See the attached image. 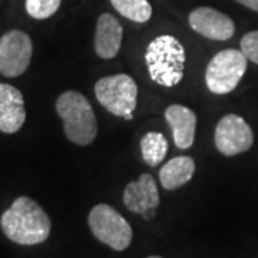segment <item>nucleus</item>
Returning <instances> with one entry per match:
<instances>
[{
  "mask_svg": "<svg viewBox=\"0 0 258 258\" xmlns=\"http://www.w3.org/2000/svg\"><path fill=\"white\" fill-rule=\"evenodd\" d=\"M0 227L5 235L19 245H36L49 238L52 224L36 201L29 197H19L3 212Z\"/></svg>",
  "mask_w": 258,
  "mask_h": 258,
  "instance_id": "nucleus-1",
  "label": "nucleus"
},
{
  "mask_svg": "<svg viewBox=\"0 0 258 258\" xmlns=\"http://www.w3.org/2000/svg\"><path fill=\"white\" fill-rule=\"evenodd\" d=\"M185 49L171 35L155 37L147 47L145 63L151 79L161 86L172 88L182 81L185 71Z\"/></svg>",
  "mask_w": 258,
  "mask_h": 258,
  "instance_id": "nucleus-2",
  "label": "nucleus"
},
{
  "mask_svg": "<svg viewBox=\"0 0 258 258\" xmlns=\"http://www.w3.org/2000/svg\"><path fill=\"white\" fill-rule=\"evenodd\" d=\"M56 112L63 120L66 138L75 145L86 147L98 135V122L91 102L76 91H66L56 101Z\"/></svg>",
  "mask_w": 258,
  "mask_h": 258,
  "instance_id": "nucleus-3",
  "label": "nucleus"
},
{
  "mask_svg": "<svg viewBox=\"0 0 258 258\" xmlns=\"http://www.w3.org/2000/svg\"><path fill=\"white\" fill-rule=\"evenodd\" d=\"M95 96L112 115L131 120L132 112L137 108L138 86L129 75L105 76L95 85Z\"/></svg>",
  "mask_w": 258,
  "mask_h": 258,
  "instance_id": "nucleus-4",
  "label": "nucleus"
},
{
  "mask_svg": "<svg viewBox=\"0 0 258 258\" xmlns=\"http://www.w3.org/2000/svg\"><path fill=\"white\" fill-rule=\"evenodd\" d=\"M88 224L95 238L115 251H123L132 242V227L108 204H98L93 207L88 217Z\"/></svg>",
  "mask_w": 258,
  "mask_h": 258,
  "instance_id": "nucleus-5",
  "label": "nucleus"
},
{
  "mask_svg": "<svg viewBox=\"0 0 258 258\" xmlns=\"http://www.w3.org/2000/svg\"><path fill=\"white\" fill-rule=\"evenodd\" d=\"M248 59L237 49H225L210 60L205 71V83L215 95L232 92L247 71Z\"/></svg>",
  "mask_w": 258,
  "mask_h": 258,
  "instance_id": "nucleus-6",
  "label": "nucleus"
},
{
  "mask_svg": "<svg viewBox=\"0 0 258 258\" xmlns=\"http://www.w3.org/2000/svg\"><path fill=\"white\" fill-rule=\"evenodd\" d=\"M33 55V43L26 32L13 29L0 37V74L18 78L28 71Z\"/></svg>",
  "mask_w": 258,
  "mask_h": 258,
  "instance_id": "nucleus-7",
  "label": "nucleus"
},
{
  "mask_svg": "<svg viewBox=\"0 0 258 258\" xmlns=\"http://www.w3.org/2000/svg\"><path fill=\"white\" fill-rule=\"evenodd\" d=\"M214 141L222 155L234 157L248 151L254 142V134L244 118L230 113L217 123Z\"/></svg>",
  "mask_w": 258,
  "mask_h": 258,
  "instance_id": "nucleus-8",
  "label": "nucleus"
},
{
  "mask_svg": "<svg viewBox=\"0 0 258 258\" xmlns=\"http://www.w3.org/2000/svg\"><path fill=\"white\" fill-rule=\"evenodd\" d=\"M188 22L198 35L212 40H228L235 33V25L230 16L207 6L194 9Z\"/></svg>",
  "mask_w": 258,
  "mask_h": 258,
  "instance_id": "nucleus-9",
  "label": "nucleus"
},
{
  "mask_svg": "<svg viewBox=\"0 0 258 258\" xmlns=\"http://www.w3.org/2000/svg\"><path fill=\"white\" fill-rule=\"evenodd\" d=\"M26 120L23 95L9 83H0V131L16 134Z\"/></svg>",
  "mask_w": 258,
  "mask_h": 258,
  "instance_id": "nucleus-10",
  "label": "nucleus"
},
{
  "mask_svg": "<svg viewBox=\"0 0 258 258\" xmlns=\"http://www.w3.org/2000/svg\"><path fill=\"white\" fill-rule=\"evenodd\" d=\"M123 205L131 212L144 214L148 210L158 208L159 205V192L154 176L142 174L137 181H132L125 186L123 191Z\"/></svg>",
  "mask_w": 258,
  "mask_h": 258,
  "instance_id": "nucleus-11",
  "label": "nucleus"
},
{
  "mask_svg": "<svg viewBox=\"0 0 258 258\" xmlns=\"http://www.w3.org/2000/svg\"><path fill=\"white\" fill-rule=\"evenodd\" d=\"M123 30L119 20L111 13H102L96 22L93 47L102 59H112L119 53Z\"/></svg>",
  "mask_w": 258,
  "mask_h": 258,
  "instance_id": "nucleus-12",
  "label": "nucleus"
},
{
  "mask_svg": "<svg viewBox=\"0 0 258 258\" xmlns=\"http://www.w3.org/2000/svg\"><path fill=\"white\" fill-rule=\"evenodd\" d=\"M166 123L172 131L174 142L179 149L192 147L197 131V115L184 105H171L165 111Z\"/></svg>",
  "mask_w": 258,
  "mask_h": 258,
  "instance_id": "nucleus-13",
  "label": "nucleus"
},
{
  "mask_svg": "<svg viewBox=\"0 0 258 258\" xmlns=\"http://www.w3.org/2000/svg\"><path fill=\"white\" fill-rule=\"evenodd\" d=\"M195 172V161L191 157H175L168 161L159 171V181L162 186L172 191L178 189L186 182L191 181Z\"/></svg>",
  "mask_w": 258,
  "mask_h": 258,
  "instance_id": "nucleus-14",
  "label": "nucleus"
},
{
  "mask_svg": "<svg viewBox=\"0 0 258 258\" xmlns=\"http://www.w3.org/2000/svg\"><path fill=\"white\" fill-rule=\"evenodd\" d=\"M168 141L161 132H148L141 139V154L145 164L157 166L166 157Z\"/></svg>",
  "mask_w": 258,
  "mask_h": 258,
  "instance_id": "nucleus-15",
  "label": "nucleus"
},
{
  "mask_svg": "<svg viewBox=\"0 0 258 258\" xmlns=\"http://www.w3.org/2000/svg\"><path fill=\"white\" fill-rule=\"evenodd\" d=\"M111 3L120 16L135 23H145L152 16V6L148 0H111Z\"/></svg>",
  "mask_w": 258,
  "mask_h": 258,
  "instance_id": "nucleus-16",
  "label": "nucleus"
},
{
  "mask_svg": "<svg viewBox=\"0 0 258 258\" xmlns=\"http://www.w3.org/2000/svg\"><path fill=\"white\" fill-rule=\"evenodd\" d=\"M62 0H26V12L37 20L53 16L60 8Z\"/></svg>",
  "mask_w": 258,
  "mask_h": 258,
  "instance_id": "nucleus-17",
  "label": "nucleus"
},
{
  "mask_svg": "<svg viewBox=\"0 0 258 258\" xmlns=\"http://www.w3.org/2000/svg\"><path fill=\"white\" fill-rule=\"evenodd\" d=\"M241 52L245 57L258 64V30L248 32L241 39Z\"/></svg>",
  "mask_w": 258,
  "mask_h": 258,
  "instance_id": "nucleus-18",
  "label": "nucleus"
},
{
  "mask_svg": "<svg viewBox=\"0 0 258 258\" xmlns=\"http://www.w3.org/2000/svg\"><path fill=\"white\" fill-rule=\"evenodd\" d=\"M235 2H238L240 5L254 10V12H258V0H235Z\"/></svg>",
  "mask_w": 258,
  "mask_h": 258,
  "instance_id": "nucleus-19",
  "label": "nucleus"
},
{
  "mask_svg": "<svg viewBox=\"0 0 258 258\" xmlns=\"http://www.w3.org/2000/svg\"><path fill=\"white\" fill-rule=\"evenodd\" d=\"M157 215V208H152V210H148L142 214V217H144V220H147V221H151L154 217Z\"/></svg>",
  "mask_w": 258,
  "mask_h": 258,
  "instance_id": "nucleus-20",
  "label": "nucleus"
},
{
  "mask_svg": "<svg viewBox=\"0 0 258 258\" xmlns=\"http://www.w3.org/2000/svg\"><path fill=\"white\" fill-rule=\"evenodd\" d=\"M148 258H162V257H158V255H151V257Z\"/></svg>",
  "mask_w": 258,
  "mask_h": 258,
  "instance_id": "nucleus-21",
  "label": "nucleus"
}]
</instances>
